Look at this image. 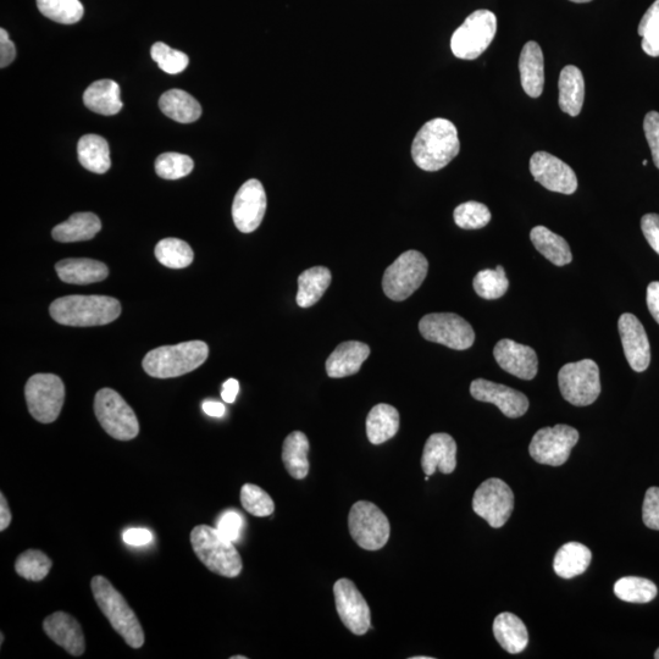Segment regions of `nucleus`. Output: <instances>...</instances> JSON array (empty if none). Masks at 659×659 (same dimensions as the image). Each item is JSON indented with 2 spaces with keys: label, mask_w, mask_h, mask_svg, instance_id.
Returning a JSON list of instances; mask_svg holds the SVG:
<instances>
[{
  "label": "nucleus",
  "mask_w": 659,
  "mask_h": 659,
  "mask_svg": "<svg viewBox=\"0 0 659 659\" xmlns=\"http://www.w3.org/2000/svg\"><path fill=\"white\" fill-rule=\"evenodd\" d=\"M457 127L450 120L437 118L428 121L415 136L412 146L414 163L424 171L446 168L459 154Z\"/></svg>",
  "instance_id": "f257e3e1"
},
{
  "label": "nucleus",
  "mask_w": 659,
  "mask_h": 659,
  "mask_svg": "<svg viewBox=\"0 0 659 659\" xmlns=\"http://www.w3.org/2000/svg\"><path fill=\"white\" fill-rule=\"evenodd\" d=\"M52 318L66 326H102L113 323L121 314L118 299L108 296H66L51 304Z\"/></svg>",
  "instance_id": "f03ea898"
},
{
  "label": "nucleus",
  "mask_w": 659,
  "mask_h": 659,
  "mask_svg": "<svg viewBox=\"0 0 659 659\" xmlns=\"http://www.w3.org/2000/svg\"><path fill=\"white\" fill-rule=\"evenodd\" d=\"M91 590L99 609L108 618L116 633L132 649H141L145 645V631L124 596L102 575L92 579Z\"/></svg>",
  "instance_id": "7ed1b4c3"
},
{
  "label": "nucleus",
  "mask_w": 659,
  "mask_h": 659,
  "mask_svg": "<svg viewBox=\"0 0 659 659\" xmlns=\"http://www.w3.org/2000/svg\"><path fill=\"white\" fill-rule=\"evenodd\" d=\"M193 551L210 572L225 578L241 574L243 563L234 542L226 539L217 528L197 525L190 535Z\"/></svg>",
  "instance_id": "20e7f679"
},
{
  "label": "nucleus",
  "mask_w": 659,
  "mask_h": 659,
  "mask_svg": "<svg viewBox=\"0 0 659 659\" xmlns=\"http://www.w3.org/2000/svg\"><path fill=\"white\" fill-rule=\"evenodd\" d=\"M209 347L203 341L155 348L143 359V369L152 378L170 379L191 373L207 361Z\"/></svg>",
  "instance_id": "39448f33"
},
{
  "label": "nucleus",
  "mask_w": 659,
  "mask_h": 659,
  "mask_svg": "<svg viewBox=\"0 0 659 659\" xmlns=\"http://www.w3.org/2000/svg\"><path fill=\"white\" fill-rule=\"evenodd\" d=\"M94 413L105 433L115 440H134L140 433V423L129 404L118 392L102 389L94 398Z\"/></svg>",
  "instance_id": "423d86ee"
},
{
  "label": "nucleus",
  "mask_w": 659,
  "mask_h": 659,
  "mask_svg": "<svg viewBox=\"0 0 659 659\" xmlns=\"http://www.w3.org/2000/svg\"><path fill=\"white\" fill-rule=\"evenodd\" d=\"M428 270V259L422 253L404 252L386 269L382 289L392 301H406L422 286Z\"/></svg>",
  "instance_id": "0eeeda50"
},
{
  "label": "nucleus",
  "mask_w": 659,
  "mask_h": 659,
  "mask_svg": "<svg viewBox=\"0 0 659 659\" xmlns=\"http://www.w3.org/2000/svg\"><path fill=\"white\" fill-rule=\"evenodd\" d=\"M496 32V15L490 10H476L453 33L452 52L458 59H478L490 47Z\"/></svg>",
  "instance_id": "6e6552de"
},
{
  "label": "nucleus",
  "mask_w": 659,
  "mask_h": 659,
  "mask_svg": "<svg viewBox=\"0 0 659 659\" xmlns=\"http://www.w3.org/2000/svg\"><path fill=\"white\" fill-rule=\"evenodd\" d=\"M558 385L564 400L573 406H590L601 393L600 368L591 359L568 363L559 370Z\"/></svg>",
  "instance_id": "1a4fd4ad"
},
{
  "label": "nucleus",
  "mask_w": 659,
  "mask_h": 659,
  "mask_svg": "<svg viewBox=\"0 0 659 659\" xmlns=\"http://www.w3.org/2000/svg\"><path fill=\"white\" fill-rule=\"evenodd\" d=\"M348 528L354 542L363 550H381L390 539L389 519L378 506L368 501L354 503L348 515Z\"/></svg>",
  "instance_id": "9d476101"
},
{
  "label": "nucleus",
  "mask_w": 659,
  "mask_h": 659,
  "mask_svg": "<svg viewBox=\"0 0 659 659\" xmlns=\"http://www.w3.org/2000/svg\"><path fill=\"white\" fill-rule=\"evenodd\" d=\"M25 397L32 417L37 422L51 424L64 406V382L54 374L33 375L25 386Z\"/></svg>",
  "instance_id": "9b49d317"
},
{
  "label": "nucleus",
  "mask_w": 659,
  "mask_h": 659,
  "mask_svg": "<svg viewBox=\"0 0 659 659\" xmlns=\"http://www.w3.org/2000/svg\"><path fill=\"white\" fill-rule=\"evenodd\" d=\"M425 340L440 343L452 350L464 351L474 345L475 332L467 320L453 313L425 315L419 323Z\"/></svg>",
  "instance_id": "f8f14e48"
},
{
  "label": "nucleus",
  "mask_w": 659,
  "mask_h": 659,
  "mask_svg": "<svg viewBox=\"0 0 659 659\" xmlns=\"http://www.w3.org/2000/svg\"><path fill=\"white\" fill-rule=\"evenodd\" d=\"M578 441V430L572 426L559 424L553 428H542L531 440L529 453L537 463L561 467L567 463Z\"/></svg>",
  "instance_id": "ddd939ff"
},
{
  "label": "nucleus",
  "mask_w": 659,
  "mask_h": 659,
  "mask_svg": "<svg viewBox=\"0 0 659 659\" xmlns=\"http://www.w3.org/2000/svg\"><path fill=\"white\" fill-rule=\"evenodd\" d=\"M473 509L491 528H502L511 518L514 509L511 487L501 479H487L475 491Z\"/></svg>",
  "instance_id": "4468645a"
},
{
  "label": "nucleus",
  "mask_w": 659,
  "mask_h": 659,
  "mask_svg": "<svg viewBox=\"0 0 659 659\" xmlns=\"http://www.w3.org/2000/svg\"><path fill=\"white\" fill-rule=\"evenodd\" d=\"M334 596L336 611L345 627L354 635L367 634L371 629L370 608L353 581L348 579L336 581Z\"/></svg>",
  "instance_id": "2eb2a0df"
},
{
  "label": "nucleus",
  "mask_w": 659,
  "mask_h": 659,
  "mask_svg": "<svg viewBox=\"0 0 659 659\" xmlns=\"http://www.w3.org/2000/svg\"><path fill=\"white\" fill-rule=\"evenodd\" d=\"M267 212V193L262 182L252 179L243 184L232 204V218L243 234L256 231Z\"/></svg>",
  "instance_id": "dca6fc26"
},
{
  "label": "nucleus",
  "mask_w": 659,
  "mask_h": 659,
  "mask_svg": "<svg viewBox=\"0 0 659 659\" xmlns=\"http://www.w3.org/2000/svg\"><path fill=\"white\" fill-rule=\"evenodd\" d=\"M530 173L548 191L573 195L578 190L574 170L550 153L536 152L530 159Z\"/></svg>",
  "instance_id": "f3484780"
},
{
  "label": "nucleus",
  "mask_w": 659,
  "mask_h": 659,
  "mask_svg": "<svg viewBox=\"0 0 659 659\" xmlns=\"http://www.w3.org/2000/svg\"><path fill=\"white\" fill-rule=\"evenodd\" d=\"M470 393L476 401L495 404L507 418L523 417L529 409V400L524 393L489 380H474Z\"/></svg>",
  "instance_id": "a211bd4d"
},
{
  "label": "nucleus",
  "mask_w": 659,
  "mask_h": 659,
  "mask_svg": "<svg viewBox=\"0 0 659 659\" xmlns=\"http://www.w3.org/2000/svg\"><path fill=\"white\" fill-rule=\"evenodd\" d=\"M625 357L636 373L647 370L651 363V346L644 326L634 314L624 313L618 321Z\"/></svg>",
  "instance_id": "6ab92c4d"
},
{
  "label": "nucleus",
  "mask_w": 659,
  "mask_h": 659,
  "mask_svg": "<svg viewBox=\"0 0 659 659\" xmlns=\"http://www.w3.org/2000/svg\"><path fill=\"white\" fill-rule=\"evenodd\" d=\"M496 362L508 374L522 380H533L539 368V359L533 348L513 340L497 343L494 350Z\"/></svg>",
  "instance_id": "aec40b11"
},
{
  "label": "nucleus",
  "mask_w": 659,
  "mask_h": 659,
  "mask_svg": "<svg viewBox=\"0 0 659 659\" xmlns=\"http://www.w3.org/2000/svg\"><path fill=\"white\" fill-rule=\"evenodd\" d=\"M43 630L55 644L63 647L71 656L80 657L85 652V636L81 625L74 617L57 612L44 619Z\"/></svg>",
  "instance_id": "412c9836"
},
{
  "label": "nucleus",
  "mask_w": 659,
  "mask_h": 659,
  "mask_svg": "<svg viewBox=\"0 0 659 659\" xmlns=\"http://www.w3.org/2000/svg\"><path fill=\"white\" fill-rule=\"evenodd\" d=\"M425 475H434L437 470L451 474L457 467V443L448 434H433L426 441L422 457Z\"/></svg>",
  "instance_id": "4be33fe9"
},
{
  "label": "nucleus",
  "mask_w": 659,
  "mask_h": 659,
  "mask_svg": "<svg viewBox=\"0 0 659 659\" xmlns=\"http://www.w3.org/2000/svg\"><path fill=\"white\" fill-rule=\"evenodd\" d=\"M370 356V347L363 342L341 343L326 361V373L332 379L346 378L357 374Z\"/></svg>",
  "instance_id": "5701e85b"
},
{
  "label": "nucleus",
  "mask_w": 659,
  "mask_h": 659,
  "mask_svg": "<svg viewBox=\"0 0 659 659\" xmlns=\"http://www.w3.org/2000/svg\"><path fill=\"white\" fill-rule=\"evenodd\" d=\"M519 73L523 90L531 98H539L545 86L544 53L536 42L525 44L519 58Z\"/></svg>",
  "instance_id": "b1692460"
},
{
  "label": "nucleus",
  "mask_w": 659,
  "mask_h": 659,
  "mask_svg": "<svg viewBox=\"0 0 659 659\" xmlns=\"http://www.w3.org/2000/svg\"><path fill=\"white\" fill-rule=\"evenodd\" d=\"M59 279L66 284L88 285L108 278L107 265L93 259H64L55 265Z\"/></svg>",
  "instance_id": "393cba45"
},
{
  "label": "nucleus",
  "mask_w": 659,
  "mask_h": 659,
  "mask_svg": "<svg viewBox=\"0 0 659 659\" xmlns=\"http://www.w3.org/2000/svg\"><path fill=\"white\" fill-rule=\"evenodd\" d=\"M558 103L562 112L578 116L583 109L585 99L584 76L577 66L568 65L562 70L558 82Z\"/></svg>",
  "instance_id": "a878e982"
},
{
  "label": "nucleus",
  "mask_w": 659,
  "mask_h": 659,
  "mask_svg": "<svg viewBox=\"0 0 659 659\" xmlns=\"http://www.w3.org/2000/svg\"><path fill=\"white\" fill-rule=\"evenodd\" d=\"M83 103L93 113L105 116L116 115L124 107L120 86L112 80L93 82L83 93Z\"/></svg>",
  "instance_id": "bb28decb"
},
{
  "label": "nucleus",
  "mask_w": 659,
  "mask_h": 659,
  "mask_svg": "<svg viewBox=\"0 0 659 659\" xmlns=\"http://www.w3.org/2000/svg\"><path fill=\"white\" fill-rule=\"evenodd\" d=\"M494 635L502 649L511 655L523 652L529 644L528 629L523 620L512 613L498 614L494 622Z\"/></svg>",
  "instance_id": "cd10ccee"
},
{
  "label": "nucleus",
  "mask_w": 659,
  "mask_h": 659,
  "mask_svg": "<svg viewBox=\"0 0 659 659\" xmlns=\"http://www.w3.org/2000/svg\"><path fill=\"white\" fill-rule=\"evenodd\" d=\"M102 230L101 219L93 213H75L69 220L54 227V240L63 243L90 241Z\"/></svg>",
  "instance_id": "c85d7f7f"
},
{
  "label": "nucleus",
  "mask_w": 659,
  "mask_h": 659,
  "mask_svg": "<svg viewBox=\"0 0 659 659\" xmlns=\"http://www.w3.org/2000/svg\"><path fill=\"white\" fill-rule=\"evenodd\" d=\"M591 559L592 553L585 545L579 544V542H568L556 553L553 569L558 577L573 579L586 572Z\"/></svg>",
  "instance_id": "c756f323"
},
{
  "label": "nucleus",
  "mask_w": 659,
  "mask_h": 659,
  "mask_svg": "<svg viewBox=\"0 0 659 659\" xmlns=\"http://www.w3.org/2000/svg\"><path fill=\"white\" fill-rule=\"evenodd\" d=\"M530 240L542 256L557 267L572 263L573 254L568 242L562 236L548 230L545 226H536L530 232Z\"/></svg>",
  "instance_id": "7c9ffc66"
},
{
  "label": "nucleus",
  "mask_w": 659,
  "mask_h": 659,
  "mask_svg": "<svg viewBox=\"0 0 659 659\" xmlns=\"http://www.w3.org/2000/svg\"><path fill=\"white\" fill-rule=\"evenodd\" d=\"M159 108L168 118L181 124L195 123L202 115V107L197 99L181 90L165 92L159 99Z\"/></svg>",
  "instance_id": "2f4dec72"
},
{
  "label": "nucleus",
  "mask_w": 659,
  "mask_h": 659,
  "mask_svg": "<svg viewBox=\"0 0 659 659\" xmlns=\"http://www.w3.org/2000/svg\"><path fill=\"white\" fill-rule=\"evenodd\" d=\"M400 429V413L390 404L381 403L371 409L367 418V436L373 445L392 439Z\"/></svg>",
  "instance_id": "473e14b6"
},
{
  "label": "nucleus",
  "mask_w": 659,
  "mask_h": 659,
  "mask_svg": "<svg viewBox=\"0 0 659 659\" xmlns=\"http://www.w3.org/2000/svg\"><path fill=\"white\" fill-rule=\"evenodd\" d=\"M80 164L94 174H105L112 166L107 140L98 135H85L77 145Z\"/></svg>",
  "instance_id": "72a5a7b5"
},
{
  "label": "nucleus",
  "mask_w": 659,
  "mask_h": 659,
  "mask_svg": "<svg viewBox=\"0 0 659 659\" xmlns=\"http://www.w3.org/2000/svg\"><path fill=\"white\" fill-rule=\"evenodd\" d=\"M331 271L325 267H315L303 271L298 278L297 304L309 308L317 304L331 284Z\"/></svg>",
  "instance_id": "f704fd0d"
},
{
  "label": "nucleus",
  "mask_w": 659,
  "mask_h": 659,
  "mask_svg": "<svg viewBox=\"0 0 659 659\" xmlns=\"http://www.w3.org/2000/svg\"><path fill=\"white\" fill-rule=\"evenodd\" d=\"M309 448L308 437L302 431H295L286 437L282 447V462L293 479L302 480L308 475Z\"/></svg>",
  "instance_id": "c9c22d12"
},
{
  "label": "nucleus",
  "mask_w": 659,
  "mask_h": 659,
  "mask_svg": "<svg viewBox=\"0 0 659 659\" xmlns=\"http://www.w3.org/2000/svg\"><path fill=\"white\" fill-rule=\"evenodd\" d=\"M155 257L164 267L170 269H184L193 262V251L187 242L179 238H165L155 247Z\"/></svg>",
  "instance_id": "e433bc0d"
},
{
  "label": "nucleus",
  "mask_w": 659,
  "mask_h": 659,
  "mask_svg": "<svg viewBox=\"0 0 659 659\" xmlns=\"http://www.w3.org/2000/svg\"><path fill=\"white\" fill-rule=\"evenodd\" d=\"M657 592L656 584L645 578L625 577L614 584V594L629 603H649L655 600Z\"/></svg>",
  "instance_id": "4c0bfd02"
},
{
  "label": "nucleus",
  "mask_w": 659,
  "mask_h": 659,
  "mask_svg": "<svg viewBox=\"0 0 659 659\" xmlns=\"http://www.w3.org/2000/svg\"><path fill=\"white\" fill-rule=\"evenodd\" d=\"M37 8L46 18L64 25L76 24L85 14L80 0H37Z\"/></svg>",
  "instance_id": "58836bf2"
},
{
  "label": "nucleus",
  "mask_w": 659,
  "mask_h": 659,
  "mask_svg": "<svg viewBox=\"0 0 659 659\" xmlns=\"http://www.w3.org/2000/svg\"><path fill=\"white\" fill-rule=\"evenodd\" d=\"M476 295L492 301L506 295L509 287L506 271L498 265L494 270L485 269L476 274L473 281Z\"/></svg>",
  "instance_id": "ea45409f"
},
{
  "label": "nucleus",
  "mask_w": 659,
  "mask_h": 659,
  "mask_svg": "<svg viewBox=\"0 0 659 659\" xmlns=\"http://www.w3.org/2000/svg\"><path fill=\"white\" fill-rule=\"evenodd\" d=\"M53 563L42 551L29 550L21 553L15 562L16 573L30 581H41L51 572Z\"/></svg>",
  "instance_id": "a19ab883"
},
{
  "label": "nucleus",
  "mask_w": 659,
  "mask_h": 659,
  "mask_svg": "<svg viewBox=\"0 0 659 659\" xmlns=\"http://www.w3.org/2000/svg\"><path fill=\"white\" fill-rule=\"evenodd\" d=\"M195 163L191 157L180 153H164L155 160V171L164 180H179L190 175Z\"/></svg>",
  "instance_id": "79ce46f5"
},
{
  "label": "nucleus",
  "mask_w": 659,
  "mask_h": 659,
  "mask_svg": "<svg viewBox=\"0 0 659 659\" xmlns=\"http://www.w3.org/2000/svg\"><path fill=\"white\" fill-rule=\"evenodd\" d=\"M641 47L650 57H659V0L651 5L640 21Z\"/></svg>",
  "instance_id": "37998d69"
},
{
  "label": "nucleus",
  "mask_w": 659,
  "mask_h": 659,
  "mask_svg": "<svg viewBox=\"0 0 659 659\" xmlns=\"http://www.w3.org/2000/svg\"><path fill=\"white\" fill-rule=\"evenodd\" d=\"M241 503L243 508L254 517H270L275 511L273 498L262 487L253 484L243 485Z\"/></svg>",
  "instance_id": "c03bdc74"
},
{
  "label": "nucleus",
  "mask_w": 659,
  "mask_h": 659,
  "mask_svg": "<svg viewBox=\"0 0 659 659\" xmlns=\"http://www.w3.org/2000/svg\"><path fill=\"white\" fill-rule=\"evenodd\" d=\"M454 221L464 230H479L489 225L491 220L490 209L483 203L467 202L454 210Z\"/></svg>",
  "instance_id": "a18cd8bd"
},
{
  "label": "nucleus",
  "mask_w": 659,
  "mask_h": 659,
  "mask_svg": "<svg viewBox=\"0 0 659 659\" xmlns=\"http://www.w3.org/2000/svg\"><path fill=\"white\" fill-rule=\"evenodd\" d=\"M152 58L158 64L159 69L170 75L181 74L185 71L190 59L184 52L170 48L168 44L157 42L151 49Z\"/></svg>",
  "instance_id": "49530a36"
},
{
  "label": "nucleus",
  "mask_w": 659,
  "mask_h": 659,
  "mask_svg": "<svg viewBox=\"0 0 659 659\" xmlns=\"http://www.w3.org/2000/svg\"><path fill=\"white\" fill-rule=\"evenodd\" d=\"M243 526H245V519L235 509H229V511L221 514L217 523V529L220 533L232 542L240 540Z\"/></svg>",
  "instance_id": "de8ad7c7"
},
{
  "label": "nucleus",
  "mask_w": 659,
  "mask_h": 659,
  "mask_svg": "<svg viewBox=\"0 0 659 659\" xmlns=\"http://www.w3.org/2000/svg\"><path fill=\"white\" fill-rule=\"evenodd\" d=\"M642 520L647 528L659 531V487L653 486L646 491Z\"/></svg>",
  "instance_id": "09e8293b"
},
{
  "label": "nucleus",
  "mask_w": 659,
  "mask_h": 659,
  "mask_svg": "<svg viewBox=\"0 0 659 659\" xmlns=\"http://www.w3.org/2000/svg\"><path fill=\"white\" fill-rule=\"evenodd\" d=\"M644 131L651 148L653 163L659 169V113H647L644 120Z\"/></svg>",
  "instance_id": "8fccbe9b"
},
{
  "label": "nucleus",
  "mask_w": 659,
  "mask_h": 659,
  "mask_svg": "<svg viewBox=\"0 0 659 659\" xmlns=\"http://www.w3.org/2000/svg\"><path fill=\"white\" fill-rule=\"evenodd\" d=\"M641 230L647 242L659 256V214H646L641 219Z\"/></svg>",
  "instance_id": "3c124183"
},
{
  "label": "nucleus",
  "mask_w": 659,
  "mask_h": 659,
  "mask_svg": "<svg viewBox=\"0 0 659 659\" xmlns=\"http://www.w3.org/2000/svg\"><path fill=\"white\" fill-rule=\"evenodd\" d=\"M16 58V48L10 40L8 32L0 30V68H7Z\"/></svg>",
  "instance_id": "603ef678"
},
{
  "label": "nucleus",
  "mask_w": 659,
  "mask_h": 659,
  "mask_svg": "<svg viewBox=\"0 0 659 659\" xmlns=\"http://www.w3.org/2000/svg\"><path fill=\"white\" fill-rule=\"evenodd\" d=\"M125 544L135 547L146 546L153 541L151 531L143 528L127 529L123 534Z\"/></svg>",
  "instance_id": "864d4df0"
},
{
  "label": "nucleus",
  "mask_w": 659,
  "mask_h": 659,
  "mask_svg": "<svg viewBox=\"0 0 659 659\" xmlns=\"http://www.w3.org/2000/svg\"><path fill=\"white\" fill-rule=\"evenodd\" d=\"M646 302L653 319L659 324V281H653L647 287Z\"/></svg>",
  "instance_id": "5fc2aeb1"
},
{
  "label": "nucleus",
  "mask_w": 659,
  "mask_h": 659,
  "mask_svg": "<svg viewBox=\"0 0 659 659\" xmlns=\"http://www.w3.org/2000/svg\"><path fill=\"white\" fill-rule=\"evenodd\" d=\"M238 392H240V382L236 379L226 380L223 385V390H221V398H223L226 403H234Z\"/></svg>",
  "instance_id": "6e6d98bb"
},
{
  "label": "nucleus",
  "mask_w": 659,
  "mask_h": 659,
  "mask_svg": "<svg viewBox=\"0 0 659 659\" xmlns=\"http://www.w3.org/2000/svg\"><path fill=\"white\" fill-rule=\"evenodd\" d=\"M202 408L204 413L213 418H223L226 411L223 403L215 401H204Z\"/></svg>",
  "instance_id": "4d7b16f0"
},
{
  "label": "nucleus",
  "mask_w": 659,
  "mask_h": 659,
  "mask_svg": "<svg viewBox=\"0 0 659 659\" xmlns=\"http://www.w3.org/2000/svg\"><path fill=\"white\" fill-rule=\"evenodd\" d=\"M11 523V512L8 505L7 498L2 494L0 495V531L9 528Z\"/></svg>",
  "instance_id": "13d9d810"
},
{
  "label": "nucleus",
  "mask_w": 659,
  "mask_h": 659,
  "mask_svg": "<svg viewBox=\"0 0 659 659\" xmlns=\"http://www.w3.org/2000/svg\"><path fill=\"white\" fill-rule=\"evenodd\" d=\"M570 2L583 4V3H590L592 2V0H570Z\"/></svg>",
  "instance_id": "bf43d9fd"
},
{
  "label": "nucleus",
  "mask_w": 659,
  "mask_h": 659,
  "mask_svg": "<svg viewBox=\"0 0 659 659\" xmlns=\"http://www.w3.org/2000/svg\"><path fill=\"white\" fill-rule=\"evenodd\" d=\"M246 658L247 657H243V656H234V657H232V659H246Z\"/></svg>",
  "instance_id": "052dcab7"
},
{
  "label": "nucleus",
  "mask_w": 659,
  "mask_h": 659,
  "mask_svg": "<svg viewBox=\"0 0 659 659\" xmlns=\"http://www.w3.org/2000/svg\"><path fill=\"white\" fill-rule=\"evenodd\" d=\"M412 659H431V657H412Z\"/></svg>",
  "instance_id": "680f3d73"
},
{
  "label": "nucleus",
  "mask_w": 659,
  "mask_h": 659,
  "mask_svg": "<svg viewBox=\"0 0 659 659\" xmlns=\"http://www.w3.org/2000/svg\"><path fill=\"white\" fill-rule=\"evenodd\" d=\"M655 658H656V659H659V649H658V650L656 651V653H655Z\"/></svg>",
  "instance_id": "e2e57ef3"
},
{
  "label": "nucleus",
  "mask_w": 659,
  "mask_h": 659,
  "mask_svg": "<svg viewBox=\"0 0 659 659\" xmlns=\"http://www.w3.org/2000/svg\"><path fill=\"white\" fill-rule=\"evenodd\" d=\"M642 164H644L646 166L647 165V160H644V162H642Z\"/></svg>",
  "instance_id": "0e129e2a"
}]
</instances>
